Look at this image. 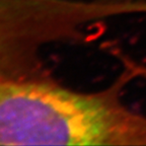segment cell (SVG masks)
Returning <instances> with one entry per match:
<instances>
[{
	"label": "cell",
	"mask_w": 146,
	"mask_h": 146,
	"mask_svg": "<svg viewBox=\"0 0 146 146\" xmlns=\"http://www.w3.org/2000/svg\"><path fill=\"white\" fill-rule=\"evenodd\" d=\"M124 70L106 88L84 92L46 77H0V145H146V116L123 100L138 77Z\"/></svg>",
	"instance_id": "obj_1"
},
{
	"label": "cell",
	"mask_w": 146,
	"mask_h": 146,
	"mask_svg": "<svg viewBox=\"0 0 146 146\" xmlns=\"http://www.w3.org/2000/svg\"><path fill=\"white\" fill-rule=\"evenodd\" d=\"M123 13L111 0H0V77H46L41 51L87 42L103 21Z\"/></svg>",
	"instance_id": "obj_2"
}]
</instances>
